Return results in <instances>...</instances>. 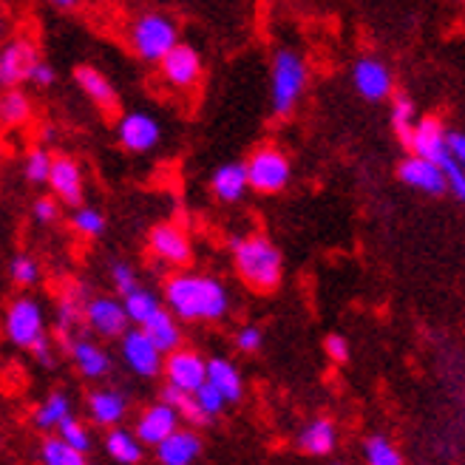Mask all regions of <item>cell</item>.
<instances>
[{
    "mask_svg": "<svg viewBox=\"0 0 465 465\" xmlns=\"http://www.w3.org/2000/svg\"><path fill=\"white\" fill-rule=\"evenodd\" d=\"M43 462L45 465H85L83 462V451L74 449V446H68L63 437L45 440V446H43Z\"/></svg>",
    "mask_w": 465,
    "mask_h": 465,
    "instance_id": "33",
    "label": "cell"
},
{
    "mask_svg": "<svg viewBox=\"0 0 465 465\" xmlns=\"http://www.w3.org/2000/svg\"><path fill=\"white\" fill-rule=\"evenodd\" d=\"M54 168V156L45 148H32L26 153V179L35 184H49Z\"/></svg>",
    "mask_w": 465,
    "mask_h": 465,
    "instance_id": "35",
    "label": "cell"
},
{
    "mask_svg": "<svg viewBox=\"0 0 465 465\" xmlns=\"http://www.w3.org/2000/svg\"><path fill=\"white\" fill-rule=\"evenodd\" d=\"M168 307L182 321H216L227 312V290L211 275L179 272L165 284Z\"/></svg>",
    "mask_w": 465,
    "mask_h": 465,
    "instance_id": "1",
    "label": "cell"
},
{
    "mask_svg": "<svg viewBox=\"0 0 465 465\" xmlns=\"http://www.w3.org/2000/svg\"><path fill=\"white\" fill-rule=\"evenodd\" d=\"M91 417L100 423V426H111V423H120L123 414H125V401L120 391H94L91 394Z\"/></svg>",
    "mask_w": 465,
    "mask_h": 465,
    "instance_id": "26",
    "label": "cell"
},
{
    "mask_svg": "<svg viewBox=\"0 0 465 465\" xmlns=\"http://www.w3.org/2000/svg\"><path fill=\"white\" fill-rule=\"evenodd\" d=\"M123 304H125L128 318L136 323V327H145V323L162 310V307H159V301H156V295H153L151 290H145V287H136L134 292L123 295Z\"/></svg>",
    "mask_w": 465,
    "mask_h": 465,
    "instance_id": "30",
    "label": "cell"
},
{
    "mask_svg": "<svg viewBox=\"0 0 465 465\" xmlns=\"http://www.w3.org/2000/svg\"><path fill=\"white\" fill-rule=\"evenodd\" d=\"M409 151L417 153V156L440 162L443 156L451 153L449 151V131L443 128V123L434 120V116H423V120H417V125H414Z\"/></svg>",
    "mask_w": 465,
    "mask_h": 465,
    "instance_id": "15",
    "label": "cell"
},
{
    "mask_svg": "<svg viewBox=\"0 0 465 465\" xmlns=\"http://www.w3.org/2000/svg\"><path fill=\"white\" fill-rule=\"evenodd\" d=\"M307 63L292 49H278L272 57V114L287 116L307 88Z\"/></svg>",
    "mask_w": 465,
    "mask_h": 465,
    "instance_id": "3",
    "label": "cell"
},
{
    "mask_svg": "<svg viewBox=\"0 0 465 465\" xmlns=\"http://www.w3.org/2000/svg\"><path fill=\"white\" fill-rule=\"evenodd\" d=\"M6 338L20 346L32 349L43 335V310L35 298H15L6 310Z\"/></svg>",
    "mask_w": 465,
    "mask_h": 465,
    "instance_id": "6",
    "label": "cell"
},
{
    "mask_svg": "<svg viewBox=\"0 0 465 465\" xmlns=\"http://www.w3.org/2000/svg\"><path fill=\"white\" fill-rule=\"evenodd\" d=\"M68 349H72V358H74L77 369L83 371L85 378H103V375H108L111 361H108V355L103 352L97 343L72 341V343H68Z\"/></svg>",
    "mask_w": 465,
    "mask_h": 465,
    "instance_id": "22",
    "label": "cell"
},
{
    "mask_svg": "<svg viewBox=\"0 0 465 465\" xmlns=\"http://www.w3.org/2000/svg\"><path fill=\"white\" fill-rule=\"evenodd\" d=\"M35 63H37V52L32 43L26 40L6 43L4 52H0V83H4V88H17L23 80H29Z\"/></svg>",
    "mask_w": 465,
    "mask_h": 465,
    "instance_id": "13",
    "label": "cell"
},
{
    "mask_svg": "<svg viewBox=\"0 0 465 465\" xmlns=\"http://www.w3.org/2000/svg\"><path fill=\"white\" fill-rule=\"evenodd\" d=\"M323 352H327L335 363H343V361H349V343L341 335H327V341H323Z\"/></svg>",
    "mask_w": 465,
    "mask_h": 465,
    "instance_id": "44",
    "label": "cell"
},
{
    "mask_svg": "<svg viewBox=\"0 0 465 465\" xmlns=\"http://www.w3.org/2000/svg\"><path fill=\"white\" fill-rule=\"evenodd\" d=\"M49 4H54V6H60V9H72L77 0H49Z\"/></svg>",
    "mask_w": 465,
    "mask_h": 465,
    "instance_id": "49",
    "label": "cell"
},
{
    "mask_svg": "<svg viewBox=\"0 0 465 465\" xmlns=\"http://www.w3.org/2000/svg\"><path fill=\"white\" fill-rule=\"evenodd\" d=\"M111 278H114V287L120 290L123 295H128V292H134L139 284H136V272L125 264V262H116L114 267H111Z\"/></svg>",
    "mask_w": 465,
    "mask_h": 465,
    "instance_id": "41",
    "label": "cell"
},
{
    "mask_svg": "<svg viewBox=\"0 0 465 465\" xmlns=\"http://www.w3.org/2000/svg\"><path fill=\"white\" fill-rule=\"evenodd\" d=\"M159 68H162V77H165L173 88H193L202 74V60H199L196 49H191V45H184V43H176L173 49L162 57Z\"/></svg>",
    "mask_w": 465,
    "mask_h": 465,
    "instance_id": "12",
    "label": "cell"
},
{
    "mask_svg": "<svg viewBox=\"0 0 465 465\" xmlns=\"http://www.w3.org/2000/svg\"><path fill=\"white\" fill-rule=\"evenodd\" d=\"M162 128L148 111H128L116 123V139L131 153H145L159 145Z\"/></svg>",
    "mask_w": 465,
    "mask_h": 465,
    "instance_id": "7",
    "label": "cell"
},
{
    "mask_svg": "<svg viewBox=\"0 0 465 465\" xmlns=\"http://www.w3.org/2000/svg\"><path fill=\"white\" fill-rule=\"evenodd\" d=\"M250 188L259 193H278L290 182V159L278 148H259L244 162Z\"/></svg>",
    "mask_w": 465,
    "mask_h": 465,
    "instance_id": "5",
    "label": "cell"
},
{
    "mask_svg": "<svg viewBox=\"0 0 465 465\" xmlns=\"http://www.w3.org/2000/svg\"><path fill=\"white\" fill-rule=\"evenodd\" d=\"M232 247V262H236V272L242 282L255 292H272L282 284L284 275V259L272 242L264 236H244L230 244Z\"/></svg>",
    "mask_w": 465,
    "mask_h": 465,
    "instance_id": "2",
    "label": "cell"
},
{
    "mask_svg": "<svg viewBox=\"0 0 465 465\" xmlns=\"http://www.w3.org/2000/svg\"><path fill=\"white\" fill-rule=\"evenodd\" d=\"M32 216H35L40 224H52V222H57V216H60V207H57L54 199H37L35 207H32Z\"/></svg>",
    "mask_w": 465,
    "mask_h": 465,
    "instance_id": "43",
    "label": "cell"
},
{
    "mask_svg": "<svg viewBox=\"0 0 465 465\" xmlns=\"http://www.w3.org/2000/svg\"><path fill=\"white\" fill-rule=\"evenodd\" d=\"M49 188L54 191V196L60 202L72 204V207H77L83 202V171L72 156H54Z\"/></svg>",
    "mask_w": 465,
    "mask_h": 465,
    "instance_id": "18",
    "label": "cell"
},
{
    "mask_svg": "<svg viewBox=\"0 0 465 465\" xmlns=\"http://www.w3.org/2000/svg\"><path fill=\"white\" fill-rule=\"evenodd\" d=\"M60 429V437L65 440L68 446H74V449H80V451H88V446H91V437H88V431L74 420L72 414L65 417V420L57 426Z\"/></svg>",
    "mask_w": 465,
    "mask_h": 465,
    "instance_id": "40",
    "label": "cell"
},
{
    "mask_svg": "<svg viewBox=\"0 0 465 465\" xmlns=\"http://www.w3.org/2000/svg\"><path fill=\"white\" fill-rule=\"evenodd\" d=\"M176 43V23L165 15H143L131 29V49L148 63H162Z\"/></svg>",
    "mask_w": 465,
    "mask_h": 465,
    "instance_id": "4",
    "label": "cell"
},
{
    "mask_svg": "<svg viewBox=\"0 0 465 465\" xmlns=\"http://www.w3.org/2000/svg\"><path fill=\"white\" fill-rule=\"evenodd\" d=\"M77 318H80V304H77V298H72V295L63 298V301H60V310H57V323H60L63 335L68 332V327H74Z\"/></svg>",
    "mask_w": 465,
    "mask_h": 465,
    "instance_id": "42",
    "label": "cell"
},
{
    "mask_svg": "<svg viewBox=\"0 0 465 465\" xmlns=\"http://www.w3.org/2000/svg\"><path fill=\"white\" fill-rule=\"evenodd\" d=\"M199 449H202V443L196 434L176 429L168 440H162L156 446V454H159L162 465H191L199 457Z\"/></svg>",
    "mask_w": 465,
    "mask_h": 465,
    "instance_id": "21",
    "label": "cell"
},
{
    "mask_svg": "<svg viewBox=\"0 0 465 465\" xmlns=\"http://www.w3.org/2000/svg\"><path fill=\"white\" fill-rule=\"evenodd\" d=\"M207 381H211L224 394L227 403H236L242 398V375L230 361L213 358L211 363H207Z\"/></svg>",
    "mask_w": 465,
    "mask_h": 465,
    "instance_id": "23",
    "label": "cell"
},
{
    "mask_svg": "<svg viewBox=\"0 0 465 465\" xmlns=\"http://www.w3.org/2000/svg\"><path fill=\"white\" fill-rule=\"evenodd\" d=\"M162 401L171 403V406L179 411V417H184V420H191V423H196V426H204L207 420H211V417L204 414V409L199 406L196 394H193V391H184V389H179V386H173V383L165 386V391H162Z\"/></svg>",
    "mask_w": 465,
    "mask_h": 465,
    "instance_id": "27",
    "label": "cell"
},
{
    "mask_svg": "<svg viewBox=\"0 0 465 465\" xmlns=\"http://www.w3.org/2000/svg\"><path fill=\"white\" fill-rule=\"evenodd\" d=\"M247 188H250L247 168L239 165V162H230V165L216 168L211 176V191L219 202H239Z\"/></svg>",
    "mask_w": 465,
    "mask_h": 465,
    "instance_id": "20",
    "label": "cell"
},
{
    "mask_svg": "<svg viewBox=\"0 0 465 465\" xmlns=\"http://www.w3.org/2000/svg\"><path fill=\"white\" fill-rule=\"evenodd\" d=\"M363 451H366V462H369V465H403L398 449H394V446L389 443V440L381 437V434L369 437V440H366V446H363Z\"/></svg>",
    "mask_w": 465,
    "mask_h": 465,
    "instance_id": "36",
    "label": "cell"
},
{
    "mask_svg": "<svg viewBox=\"0 0 465 465\" xmlns=\"http://www.w3.org/2000/svg\"><path fill=\"white\" fill-rule=\"evenodd\" d=\"M9 275L17 287H32L40 278V267L32 255H15V259L9 262Z\"/></svg>",
    "mask_w": 465,
    "mask_h": 465,
    "instance_id": "37",
    "label": "cell"
},
{
    "mask_svg": "<svg viewBox=\"0 0 465 465\" xmlns=\"http://www.w3.org/2000/svg\"><path fill=\"white\" fill-rule=\"evenodd\" d=\"M165 375H168V383H173L184 391H196L202 383H207V363L196 352L176 349V352L168 355Z\"/></svg>",
    "mask_w": 465,
    "mask_h": 465,
    "instance_id": "14",
    "label": "cell"
},
{
    "mask_svg": "<svg viewBox=\"0 0 465 465\" xmlns=\"http://www.w3.org/2000/svg\"><path fill=\"white\" fill-rule=\"evenodd\" d=\"M449 151H451V156L460 162V165L465 168V134H449Z\"/></svg>",
    "mask_w": 465,
    "mask_h": 465,
    "instance_id": "47",
    "label": "cell"
},
{
    "mask_svg": "<svg viewBox=\"0 0 465 465\" xmlns=\"http://www.w3.org/2000/svg\"><path fill=\"white\" fill-rule=\"evenodd\" d=\"M32 355L40 361V363H45V366H49L52 363V352H49V341H45V338H40L35 346H32Z\"/></svg>",
    "mask_w": 465,
    "mask_h": 465,
    "instance_id": "48",
    "label": "cell"
},
{
    "mask_svg": "<svg viewBox=\"0 0 465 465\" xmlns=\"http://www.w3.org/2000/svg\"><path fill=\"white\" fill-rule=\"evenodd\" d=\"M85 321H88V327L105 335V338H116V335H125L128 330V310L125 304H120V301H114V298H91L88 304H85Z\"/></svg>",
    "mask_w": 465,
    "mask_h": 465,
    "instance_id": "11",
    "label": "cell"
},
{
    "mask_svg": "<svg viewBox=\"0 0 465 465\" xmlns=\"http://www.w3.org/2000/svg\"><path fill=\"white\" fill-rule=\"evenodd\" d=\"M74 80H77V85H80L83 94H85L91 103H94L100 111H108V114L116 111V91H114V85L108 83V77L100 74L97 68H91V65H77V68H74Z\"/></svg>",
    "mask_w": 465,
    "mask_h": 465,
    "instance_id": "19",
    "label": "cell"
},
{
    "mask_svg": "<svg viewBox=\"0 0 465 465\" xmlns=\"http://www.w3.org/2000/svg\"><path fill=\"white\" fill-rule=\"evenodd\" d=\"M148 335H151V341L162 349L165 355H171V352H176L179 349V327H176V321H173V315L168 312V310H159L145 327H143Z\"/></svg>",
    "mask_w": 465,
    "mask_h": 465,
    "instance_id": "25",
    "label": "cell"
},
{
    "mask_svg": "<svg viewBox=\"0 0 465 465\" xmlns=\"http://www.w3.org/2000/svg\"><path fill=\"white\" fill-rule=\"evenodd\" d=\"M398 176L403 184L414 191H423L429 196H440L449 191V182H446V173L440 168V162L434 159H426V156H417V153H409L401 168H398Z\"/></svg>",
    "mask_w": 465,
    "mask_h": 465,
    "instance_id": "8",
    "label": "cell"
},
{
    "mask_svg": "<svg viewBox=\"0 0 465 465\" xmlns=\"http://www.w3.org/2000/svg\"><path fill=\"white\" fill-rule=\"evenodd\" d=\"M236 346L242 349V352H259L262 346V332L255 327H244L239 335H236Z\"/></svg>",
    "mask_w": 465,
    "mask_h": 465,
    "instance_id": "45",
    "label": "cell"
},
{
    "mask_svg": "<svg viewBox=\"0 0 465 465\" xmlns=\"http://www.w3.org/2000/svg\"><path fill=\"white\" fill-rule=\"evenodd\" d=\"M143 440L128 434L125 429H114L108 437H105V449L108 454L116 460V462H123V465H136L139 460H143Z\"/></svg>",
    "mask_w": 465,
    "mask_h": 465,
    "instance_id": "28",
    "label": "cell"
},
{
    "mask_svg": "<svg viewBox=\"0 0 465 465\" xmlns=\"http://www.w3.org/2000/svg\"><path fill=\"white\" fill-rule=\"evenodd\" d=\"M162 349L151 341V335L139 327V330H128L123 335V358L125 363L143 378H153L162 371Z\"/></svg>",
    "mask_w": 465,
    "mask_h": 465,
    "instance_id": "9",
    "label": "cell"
},
{
    "mask_svg": "<svg viewBox=\"0 0 465 465\" xmlns=\"http://www.w3.org/2000/svg\"><path fill=\"white\" fill-rule=\"evenodd\" d=\"M298 446L301 451H307L312 457H323L335 449V426L330 420H315L310 423L298 437Z\"/></svg>",
    "mask_w": 465,
    "mask_h": 465,
    "instance_id": "24",
    "label": "cell"
},
{
    "mask_svg": "<svg viewBox=\"0 0 465 465\" xmlns=\"http://www.w3.org/2000/svg\"><path fill=\"white\" fill-rule=\"evenodd\" d=\"M179 411L171 403H156L151 406L136 423V437L143 440L145 446H159L162 440H168L176 431Z\"/></svg>",
    "mask_w": 465,
    "mask_h": 465,
    "instance_id": "17",
    "label": "cell"
},
{
    "mask_svg": "<svg viewBox=\"0 0 465 465\" xmlns=\"http://www.w3.org/2000/svg\"><path fill=\"white\" fill-rule=\"evenodd\" d=\"M352 83L358 88V94L363 100H386L391 94V72L375 57H366L355 63V72H352Z\"/></svg>",
    "mask_w": 465,
    "mask_h": 465,
    "instance_id": "16",
    "label": "cell"
},
{
    "mask_svg": "<svg viewBox=\"0 0 465 465\" xmlns=\"http://www.w3.org/2000/svg\"><path fill=\"white\" fill-rule=\"evenodd\" d=\"M414 125H417V120H414V103L406 94H398V97L391 100V128H394V134L401 136V143L406 148L411 143Z\"/></svg>",
    "mask_w": 465,
    "mask_h": 465,
    "instance_id": "31",
    "label": "cell"
},
{
    "mask_svg": "<svg viewBox=\"0 0 465 465\" xmlns=\"http://www.w3.org/2000/svg\"><path fill=\"white\" fill-rule=\"evenodd\" d=\"M193 394H196V401H199V406L204 409V414H207V417H216V414L224 409V403H227V398H224V394H222L211 381L202 383Z\"/></svg>",
    "mask_w": 465,
    "mask_h": 465,
    "instance_id": "39",
    "label": "cell"
},
{
    "mask_svg": "<svg viewBox=\"0 0 465 465\" xmlns=\"http://www.w3.org/2000/svg\"><path fill=\"white\" fill-rule=\"evenodd\" d=\"M148 244H151V252L156 255L159 262L165 264H173V267H184L191 262V242L184 236V230L173 222H165V224H156L148 236Z\"/></svg>",
    "mask_w": 465,
    "mask_h": 465,
    "instance_id": "10",
    "label": "cell"
},
{
    "mask_svg": "<svg viewBox=\"0 0 465 465\" xmlns=\"http://www.w3.org/2000/svg\"><path fill=\"white\" fill-rule=\"evenodd\" d=\"M29 83L37 85V88H49L54 83V72H52V65H45V63H35L32 65V72H29Z\"/></svg>",
    "mask_w": 465,
    "mask_h": 465,
    "instance_id": "46",
    "label": "cell"
},
{
    "mask_svg": "<svg viewBox=\"0 0 465 465\" xmlns=\"http://www.w3.org/2000/svg\"><path fill=\"white\" fill-rule=\"evenodd\" d=\"M440 168H443V173H446L449 191H451L460 202H465V168L460 165V162H457L451 153L440 159Z\"/></svg>",
    "mask_w": 465,
    "mask_h": 465,
    "instance_id": "38",
    "label": "cell"
},
{
    "mask_svg": "<svg viewBox=\"0 0 465 465\" xmlns=\"http://www.w3.org/2000/svg\"><path fill=\"white\" fill-rule=\"evenodd\" d=\"M65 417H68V398L57 391L35 411V423H37V429H54L65 420Z\"/></svg>",
    "mask_w": 465,
    "mask_h": 465,
    "instance_id": "32",
    "label": "cell"
},
{
    "mask_svg": "<svg viewBox=\"0 0 465 465\" xmlns=\"http://www.w3.org/2000/svg\"><path fill=\"white\" fill-rule=\"evenodd\" d=\"M0 120L6 128H17L32 120V100L23 94L20 88H6L4 100H0Z\"/></svg>",
    "mask_w": 465,
    "mask_h": 465,
    "instance_id": "29",
    "label": "cell"
},
{
    "mask_svg": "<svg viewBox=\"0 0 465 465\" xmlns=\"http://www.w3.org/2000/svg\"><path fill=\"white\" fill-rule=\"evenodd\" d=\"M72 230H77L85 239H97L105 232V216L97 207H77L72 213Z\"/></svg>",
    "mask_w": 465,
    "mask_h": 465,
    "instance_id": "34",
    "label": "cell"
}]
</instances>
